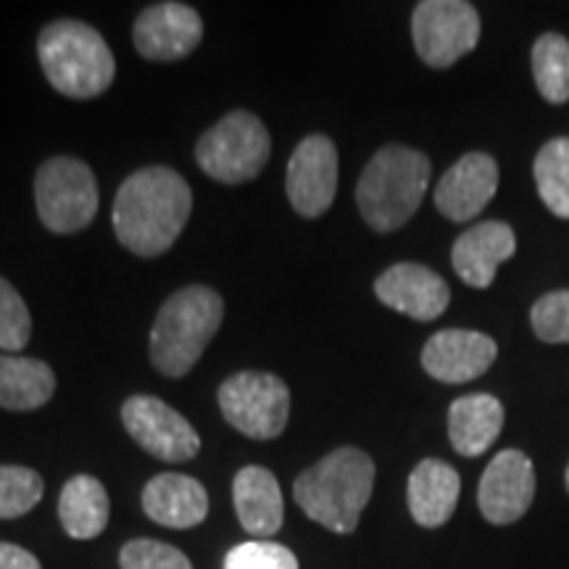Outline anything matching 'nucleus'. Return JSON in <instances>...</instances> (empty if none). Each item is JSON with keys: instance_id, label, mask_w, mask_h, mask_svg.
I'll use <instances>...</instances> for the list:
<instances>
[{"instance_id": "412c9836", "label": "nucleus", "mask_w": 569, "mask_h": 569, "mask_svg": "<svg viewBox=\"0 0 569 569\" xmlns=\"http://www.w3.org/2000/svg\"><path fill=\"white\" fill-rule=\"evenodd\" d=\"M503 430V407L496 396H461L448 409V440L461 457H480Z\"/></svg>"}, {"instance_id": "a211bd4d", "label": "nucleus", "mask_w": 569, "mask_h": 569, "mask_svg": "<svg viewBox=\"0 0 569 569\" xmlns=\"http://www.w3.org/2000/svg\"><path fill=\"white\" fill-rule=\"evenodd\" d=\"M142 511L169 530L198 528L209 515V493L190 475L161 472L142 488Z\"/></svg>"}, {"instance_id": "7ed1b4c3", "label": "nucleus", "mask_w": 569, "mask_h": 569, "mask_svg": "<svg viewBox=\"0 0 569 569\" xmlns=\"http://www.w3.org/2000/svg\"><path fill=\"white\" fill-rule=\"evenodd\" d=\"M224 322V298L209 284H188L161 303L151 327V365L169 380L193 372Z\"/></svg>"}, {"instance_id": "bb28decb", "label": "nucleus", "mask_w": 569, "mask_h": 569, "mask_svg": "<svg viewBox=\"0 0 569 569\" xmlns=\"http://www.w3.org/2000/svg\"><path fill=\"white\" fill-rule=\"evenodd\" d=\"M30 306L6 277H0V348H3V353H19L30 343Z\"/></svg>"}, {"instance_id": "cd10ccee", "label": "nucleus", "mask_w": 569, "mask_h": 569, "mask_svg": "<svg viewBox=\"0 0 569 569\" xmlns=\"http://www.w3.org/2000/svg\"><path fill=\"white\" fill-rule=\"evenodd\" d=\"M122 569H193L190 559L174 546L153 538H134L119 551Z\"/></svg>"}, {"instance_id": "f3484780", "label": "nucleus", "mask_w": 569, "mask_h": 569, "mask_svg": "<svg viewBox=\"0 0 569 569\" xmlns=\"http://www.w3.org/2000/svg\"><path fill=\"white\" fill-rule=\"evenodd\" d=\"M517 251V234L507 222H480L461 232L451 248L453 272L469 288L486 290L493 284L498 267Z\"/></svg>"}, {"instance_id": "39448f33", "label": "nucleus", "mask_w": 569, "mask_h": 569, "mask_svg": "<svg viewBox=\"0 0 569 569\" xmlns=\"http://www.w3.org/2000/svg\"><path fill=\"white\" fill-rule=\"evenodd\" d=\"M432 163L422 151L409 146H382L356 184V203L375 232H396L422 206Z\"/></svg>"}, {"instance_id": "7c9ffc66", "label": "nucleus", "mask_w": 569, "mask_h": 569, "mask_svg": "<svg viewBox=\"0 0 569 569\" xmlns=\"http://www.w3.org/2000/svg\"><path fill=\"white\" fill-rule=\"evenodd\" d=\"M0 569H42V565L32 551L0 540Z\"/></svg>"}, {"instance_id": "ddd939ff", "label": "nucleus", "mask_w": 569, "mask_h": 569, "mask_svg": "<svg viewBox=\"0 0 569 569\" xmlns=\"http://www.w3.org/2000/svg\"><path fill=\"white\" fill-rule=\"evenodd\" d=\"M536 498V467L517 448H507L482 472L478 507L490 525H515Z\"/></svg>"}, {"instance_id": "aec40b11", "label": "nucleus", "mask_w": 569, "mask_h": 569, "mask_svg": "<svg viewBox=\"0 0 569 569\" xmlns=\"http://www.w3.org/2000/svg\"><path fill=\"white\" fill-rule=\"evenodd\" d=\"M232 501L248 536L272 538L282 528L284 503L280 482L267 467H243L232 480Z\"/></svg>"}, {"instance_id": "20e7f679", "label": "nucleus", "mask_w": 569, "mask_h": 569, "mask_svg": "<svg viewBox=\"0 0 569 569\" xmlns=\"http://www.w3.org/2000/svg\"><path fill=\"white\" fill-rule=\"evenodd\" d=\"M38 59L51 88L71 101L103 96L117 77L109 42L80 19H56L38 34Z\"/></svg>"}, {"instance_id": "a878e982", "label": "nucleus", "mask_w": 569, "mask_h": 569, "mask_svg": "<svg viewBox=\"0 0 569 569\" xmlns=\"http://www.w3.org/2000/svg\"><path fill=\"white\" fill-rule=\"evenodd\" d=\"M46 493L42 475L21 465H0V519H19L38 507Z\"/></svg>"}, {"instance_id": "9d476101", "label": "nucleus", "mask_w": 569, "mask_h": 569, "mask_svg": "<svg viewBox=\"0 0 569 569\" xmlns=\"http://www.w3.org/2000/svg\"><path fill=\"white\" fill-rule=\"evenodd\" d=\"M122 422L130 438L153 459L182 465L201 451L196 427L161 398L138 393L122 403Z\"/></svg>"}, {"instance_id": "4be33fe9", "label": "nucleus", "mask_w": 569, "mask_h": 569, "mask_svg": "<svg viewBox=\"0 0 569 569\" xmlns=\"http://www.w3.org/2000/svg\"><path fill=\"white\" fill-rule=\"evenodd\" d=\"M56 393V372L42 359L0 353V409L34 411Z\"/></svg>"}, {"instance_id": "c756f323", "label": "nucleus", "mask_w": 569, "mask_h": 569, "mask_svg": "<svg viewBox=\"0 0 569 569\" xmlns=\"http://www.w3.org/2000/svg\"><path fill=\"white\" fill-rule=\"evenodd\" d=\"M530 322L543 343H569V290L540 296L530 311Z\"/></svg>"}, {"instance_id": "f257e3e1", "label": "nucleus", "mask_w": 569, "mask_h": 569, "mask_svg": "<svg viewBox=\"0 0 569 569\" xmlns=\"http://www.w3.org/2000/svg\"><path fill=\"white\" fill-rule=\"evenodd\" d=\"M193 211V190L172 167H142L117 190L113 234L140 259H156L177 243Z\"/></svg>"}, {"instance_id": "f03ea898", "label": "nucleus", "mask_w": 569, "mask_h": 569, "mask_svg": "<svg viewBox=\"0 0 569 569\" xmlns=\"http://www.w3.org/2000/svg\"><path fill=\"white\" fill-rule=\"evenodd\" d=\"M372 490L375 461L356 446L336 448L293 482V498L303 515L338 536H351L359 528Z\"/></svg>"}, {"instance_id": "f8f14e48", "label": "nucleus", "mask_w": 569, "mask_h": 569, "mask_svg": "<svg viewBox=\"0 0 569 569\" xmlns=\"http://www.w3.org/2000/svg\"><path fill=\"white\" fill-rule=\"evenodd\" d=\"M203 19L193 6L163 0L140 11L132 27V42L146 61H180L201 46Z\"/></svg>"}, {"instance_id": "2f4dec72", "label": "nucleus", "mask_w": 569, "mask_h": 569, "mask_svg": "<svg viewBox=\"0 0 569 569\" xmlns=\"http://www.w3.org/2000/svg\"><path fill=\"white\" fill-rule=\"evenodd\" d=\"M565 480H567V490H569V465H567V475H565Z\"/></svg>"}, {"instance_id": "423d86ee", "label": "nucleus", "mask_w": 569, "mask_h": 569, "mask_svg": "<svg viewBox=\"0 0 569 569\" xmlns=\"http://www.w3.org/2000/svg\"><path fill=\"white\" fill-rule=\"evenodd\" d=\"M34 209L53 234H77L96 222L101 193L92 169L77 156H51L34 172Z\"/></svg>"}, {"instance_id": "c85d7f7f", "label": "nucleus", "mask_w": 569, "mask_h": 569, "mask_svg": "<svg viewBox=\"0 0 569 569\" xmlns=\"http://www.w3.org/2000/svg\"><path fill=\"white\" fill-rule=\"evenodd\" d=\"M224 569H298L296 553L272 540H248L227 551Z\"/></svg>"}, {"instance_id": "6e6552de", "label": "nucleus", "mask_w": 569, "mask_h": 569, "mask_svg": "<svg viewBox=\"0 0 569 569\" xmlns=\"http://www.w3.org/2000/svg\"><path fill=\"white\" fill-rule=\"evenodd\" d=\"M219 409L234 430L251 440L280 438L290 419V388L272 372L243 369L217 390Z\"/></svg>"}, {"instance_id": "6ab92c4d", "label": "nucleus", "mask_w": 569, "mask_h": 569, "mask_svg": "<svg viewBox=\"0 0 569 569\" xmlns=\"http://www.w3.org/2000/svg\"><path fill=\"white\" fill-rule=\"evenodd\" d=\"M461 493L459 472L443 459H422L411 469L407 501L417 525L427 530L443 528L453 517Z\"/></svg>"}, {"instance_id": "0eeeda50", "label": "nucleus", "mask_w": 569, "mask_h": 569, "mask_svg": "<svg viewBox=\"0 0 569 569\" xmlns=\"http://www.w3.org/2000/svg\"><path fill=\"white\" fill-rule=\"evenodd\" d=\"M272 156V138L251 111H230L196 142V161L203 174L222 184L251 182L264 172Z\"/></svg>"}, {"instance_id": "dca6fc26", "label": "nucleus", "mask_w": 569, "mask_h": 569, "mask_svg": "<svg viewBox=\"0 0 569 569\" xmlns=\"http://www.w3.org/2000/svg\"><path fill=\"white\" fill-rule=\"evenodd\" d=\"M498 190V163L488 153H467L436 184V209L451 222H469L493 201Z\"/></svg>"}, {"instance_id": "5701e85b", "label": "nucleus", "mask_w": 569, "mask_h": 569, "mask_svg": "<svg viewBox=\"0 0 569 569\" xmlns=\"http://www.w3.org/2000/svg\"><path fill=\"white\" fill-rule=\"evenodd\" d=\"M111 517V501L106 486L92 475H74L61 488L59 519L61 528L74 540H92L106 530Z\"/></svg>"}, {"instance_id": "2eb2a0df", "label": "nucleus", "mask_w": 569, "mask_h": 569, "mask_svg": "<svg viewBox=\"0 0 569 569\" xmlns=\"http://www.w3.org/2000/svg\"><path fill=\"white\" fill-rule=\"evenodd\" d=\"M375 296L388 309L407 315L417 322H432L451 303V290L443 277L417 261H401L375 280Z\"/></svg>"}, {"instance_id": "b1692460", "label": "nucleus", "mask_w": 569, "mask_h": 569, "mask_svg": "<svg viewBox=\"0 0 569 569\" xmlns=\"http://www.w3.org/2000/svg\"><path fill=\"white\" fill-rule=\"evenodd\" d=\"M538 196L553 217L569 219V138H553L532 163Z\"/></svg>"}, {"instance_id": "9b49d317", "label": "nucleus", "mask_w": 569, "mask_h": 569, "mask_svg": "<svg viewBox=\"0 0 569 569\" xmlns=\"http://www.w3.org/2000/svg\"><path fill=\"white\" fill-rule=\"evenodd\" d=\"M284 193L303 219L330 211L338 193V148L327 134H309L298 142L284 172Z\"/></svg>"}, {"instance_id": "393cba45", "label": "nucleus", "mask_w": 569, "mask_h": 569, "mask_svg": "<svg viewBox=\"0 0 569 569\" xmlns=\"http://www.w3.org/2000/svg\"><path fill=\"white\" fill-rule=\"evenodd\" d=\"M532 77L546 101H569V40L557 32L540 34L532 46Z\"/></svg>"}, {"instance_id": "1a4fd4ad", "label": "nucleus", "mask_w": 569, "mask_h": 569, "mask_svg": "<svg viewBox=\"0 0 569 569\" xmlns=\"http://www.w3.org/2000/svg\"><path fill=\"white\" fill-rule=\"evenodd\" d=\"M480 13L467 0H422L411 13V40L427 67L448 69L480 42Z\"/></svg>"}, {"instance_id": "4468645a", "label": "nucleus", "mask_w": 569, "mask_h": 569, "mask_svg": "<svg viewBox=\"0 0 569 569\" xmlns=\"http://www.w3.org/2000/svg\"><path fill=\"white\" fill-rule=\"evenodd\" d=\"M496 340L475 330H440L422 348V367L432 380L465 386L493 367Z\"/></svg>"}]
</instances>
